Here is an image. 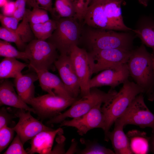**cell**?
I'll return each mask as SVG.
<instances>
[{"label": "cell", "instance_id": "obj_1", "mask_svg": "<svg viewBox=\"0 0 154 154\" xmlns=\"http://www.w3.org/2000/svg\"><path fill=\"white\" fill-rule=\"evenodd\" d=\"M152 55L142 44L133 49L127 63L129 76L144 90L149 101L154 100V74Z\"/></svg>", "mask_w": 154, "mask_h": 154}, {"label": "cell", "instance_id": "obj_2", "mask_svg": "<svg viewBox=\"0 0 154 154\" xmlns=\"http://www.w3.org/2000/svg\"><path fill=\"white\" fill-rule=\"evenodd\" d=\"M123 84L119 92L102 107L105 120L104 139L107 141L110 129L115 120L124 113L137 95L144 94L143 90L135 82L127 80Z\"/></svg>", "mask_w": 154, "mask_h": 154}, {"label": "cell", "instance_id": "obj_3", "mask_svg": "<svg viewBox=\"0 0 154 154\" xmlns=\"http://www.w3.org/2000/svg\"><path fill=\"white\" fill-rule=\"evenodd\" d=\"M114 31L94 28L89 30L86 43L90 51L113 48L133 50L135 34L132 31L118 32Z\"/></svg>", "mask_w": 154, "mask_h": 154}, {"label": "cell", "instance_id": "obj_4", "mask_svg": "<svg viewBox=\"0 0 154 154\" xmlns=\"http://www.w3.org/2000/svg\"><path fill=\"white\" fill-rule=\"evenodd\" d=\"M117 93L112 88L106 93L96 88H91L89 94L77 99L68 110L50 118L47 123L49 124L60 123L68 117L73 118L81 116L97 105L107 102Z\"/></svg>", "mask_w": 154, "mask_h": 154}, {"label": "cell", "instance_id": "obj_5", "mask_svg": "<svg viewBox=\"0 0 154 154\" xmlns=\"http://www.w3.org/2000/svg\"><path fill=\"white\" fill-rule=\"evenodd\" d=\"M75 18H60L56 19V27L47 40L56 48L60 54L69 55L78 45L80 35L79 24Z\"/></svg>", "mask_w": 154, "mask_h": 154}, {"label": "cell", "instance_id": "obj_6", "mask_svg": "<svg viewBox=\"0 0 154 154\" xmlns=\"http://www.w3.org/2000/svg\"><path fill=\"white\" fill-rule=\"evenodd\" d=\"M57 51L48 41L36 38L27 44L24 51L29 57V66L34 71L48 70L59 56Z\"/></svg>", "mask_w": 154, "mask_h": 154}, {"label": "cell", "instance_id": "obj_7", "mask_svg": "<svg viewBox=\"0 0 154 154\" xmlns=\"http://www.w3.org/2000/svg\"><path fill=\"white\" fill-rule=\"evenodd\" d=\"M143 94L141 93L137 95L114 123L121 124L124 127L131 124L142 128L150 127L152 129V133L154 132V114L145 104Z\"/></svg>", "mask_w": 154, "mask_h": 154}, {"label": "cell", "instance_id": "obj_8", "mask_svg": "<svg viewBox=\"0 0 154 154\" xmlns=\"http://www.w3.org/2000/svg\"><path fill=\"white\" fill-rule=\"evenodd\" d=\"M132 50L113 48L94 50L88 52L92 74L127 64Z\"/></svg>", "mask_w": 154, "mask_h": 154}, {"label": "cell", "instance_id": "obj_9", "mask_svg": "<svg viewBox=\"0 0 154 154\" xmlns=\"http://www.w3.org/2000/svg\"><path fill=\"white\" fill-rule=\"evenodd\" d=\"M77 99L67 98L48 94L35 97L29 104L31 106L40 117L42 119L51 118L71 106Z\"/></svg>", "mask_w": 154, "mask_h": 154}, {"label": "cell", "instance_id": "obj_10", "mask_svg": "<svg viewBox=\"0 0 154 154\" xmlns=\"http://www.w3.org/2000/svg\"><path fill=\"white\" fill-rule=\"evenodd\" d=\"M80 82L82 97L90 94V82L92 74L88 52L78 45L73 47L69 54Z\"/></svg>", "mask_w": 154, "mask_h": 154}, {"label": "cell", "instance_id": "obj_11", "mask_svg": "<svg viewBox=\"0 0 154 154\" xmlns=\"http://www.w3.org/2000/svg\"><path fill=\"white\" fill-rule=\"evenodd\" d=\"M99 104L87 113L70 120H64L60 123V126L75 128L78 134L83 135L89 130L95 128L104 129L105 120L101 106Z\"/></svg>", "mask_w": 154, "mask_h": 154}, {"label": "cell", "instance_id": "obj_12", "mask_svg": "<svg viewBox=\"0 0 154 154\" xmlns=\"http://www.w3.org/2000/svg\"><path fill=\"white\" fill-rule=\"evenodd\" d=\"M31 112L19 109L15 115L19 118L18 122L13 128L20 137L23 144L39 133L53 130L33 117Z\"/></svg>", "mask_w": 154, "mask_h": 154}, {"label": "cell", "instance_id": "obj_13", "mask_svg": "<svg viewBox=\"0 0 154 154\" xmlns=\"http://www.w3.org/2000/svg\"><path fill=\"white\" fill-rule=\"evenodd\" d=\"M54 65L67 91L72 97L77 98L80 93V84L69 55L60 54Z\"/></svg>", "mask_w": 154, "mask_h": 154}, {"label": "cell", "instance_id": "obj_14", "mask_svg": "<svg viewBox=\"0 0 154 154\" xmlns=\"http://www.w3.org/2000/svg\"><path fill=\"white\" fill-rule=\"evenodd\" d=\"M129 76L127 64L106 69L91 78L90 87L109 86L114 89L128 80Z\"/></svg>", "mask_w": 154, "mask_h": 154}, {"label": "cell", "instance_id": "obj_15", "mask_svg": "<svg viewBox=\"0 0 154 154\" xmlns=\"http://www.w3.org/2000/svg\"><path fill=\"white\" fill-rule=\"evenodd\" d=\"M42 89L48 94L66 98L72 97L66 90L61 80L48 70H35Z\"/></svg>", "mask_w": 154, "mask_h": 154}, {"label": "cell", "instance_id": "obj_16", "mask_svg": "<svg viewBox=\"0 0 154 154\" xmlns=\"http://www.w3.org/2000/svg\"><path fill=\"white\" fill-rule=\"evenodd\" d=\"M0 85V105H5L30 111L36 114L35 110L23 101L15 90L14 85L7 79H1Z\"/></svg>", "mask_w": 154, "mask_h": 154}, {"label": "cell", "instance_id": "obj_17", "mask_svg": "<svg viewBox=\"0 0 154 154\" xmlns=\"http://www.w3.org/2000/svg\"><path fill=\"white\" fill-rule=\"evenodd\" d=\"M62 129L42 131L31 139V147L27 151L29 154L35 153L40 154H51V149L56 135L61 133Z\"/></svg>", "mask_w": 154, "mask_h": 154}, {"label": "cell", "instance_id": "obj_18", "mask_svg": "<svg viewBox=\"0 0 154 154\" xmlns=\"http://www.w3.org/2000/svg\"><path fill=\"white\" fill-rule=\"evenodd\" d=\"M14 86L21 99L27 104L35 97L34 82L38 80L36 73L31 72L15 78Z\"/></svg>", "mask_w": 154, "mask_h": 154}, {"label": "cell", "instance_id": "obj_19", "mask_svg": "<svg viewBox=\"0 0 154 154\" xmlns=\"http://www.w3.org/2000/svg\"><path fill=\"white\" fill-rule=\"evenodd\" d=\"M123 0H105L104 9L105 14L117 31H133L124 24L121 14V6Z\"/></svg>", "mask_w": 154, "mask_h": 154}, {"label": "cell", "instance_id": "obj_20", "mask_svg": "<svg viewBox=\"0 0 154 154\" xmlns=\"http://www.w3.org/2000/svg\"><path fill=\"white\" fill-rule=\"evenodd\" d=\"M133 31L143 44L152 48L151 54L154 56V17H141L138 21L136 29Z\"/></svg>", "mask_w": 154, "mask_h": 154}, {"label": "cell", "instance_id": "obj_21", "mask_svg": "<svg viewBox=\"0 0 154 154\" xmlns=\"http://www.w3.org/2000/svg\"><path fill=\"white\" fill-rule=\"evenodd\" d=\"M113 130L108 133V138L112 143L115 154H133L130 148L129 139L123 130L124 126L115 122Z\"/></svg>", "mask_w": 154, "mask_h": 154}, {"label": "cell", "instance_id": "obj_22", "mask_svg": "<svg viewBox=\"0 0 154 154\" xmlns=\"http://www.w3.org/2000/svg\"><path fill=\"white\" fill-rule=\"evenodd\" d=\"M126 135L133 154L148 153L149 150L150 137L147 136L145 132L132 130L129 131Z\"/></svg>", "mask_w": 154, "mask_h": 154}, {"label": "cell", "instance_id": "obj_23", "mask_svg": "<svg viewBox=\"0 0 154 154\" xmlns=\"http://www.w3.org/2000/svg\"><path fill=\"white\" fill-rule=\"evenodd\" d=\"M27 64L20 62L16 58H5L0 63L1 79L15 78L22 74L21 71Z\"/></svg>", "mask_w": 154, "mask_h": 154}, {"label": "cell", "instance_id": "obj_24", "mask_svg": "<svg viewBox=\"0 0 154 154\" xmlns=\"http://www.w3.org/2000/svg\"><path fill=\"white\" fill-rule=\"evenodd\" d=\"M36 39L46 40L52 35L56 27V20L50 19L45 22L37 24H30Z\"/></svg>", "mask_w": 154, "mask_h": 154}, {"label": "cell", "instance_id": "obj_25", "mask_svg": "<svg viewBox=\"0 0 154 154\" xmlns=\"http://www.w3.org/2000/svg\"><path fill=\"white\" fill-rule=\"evenodd\" d=\"M9 42L0 40V56L5 58L29 60V56L25 51L19 50L12 46Z\"/></svg>", "mask_w": 154, "mask_h": 154}, {"label": "cell", "instance_id": "obj_26", "mask_svg": "<svg viewBox=\"0 0 154 154\" xmlns=\"http://www.w3.org/2000/svg\"><path fill=\"white\" fill-rule=\"evenodd\" d=\"M13 31L25 43H29L34 39L35 36L31 29L25 12L22 22L19 24L17 29Z\"/></svg>", "mask_w": 154, "mask_h": 154}, {"label": "cell", "instance_id": "obj_27", "mask_svg": "<svg viewBox=\"0 0 154 154\" xmlns=\"http://www.w3.org/2000/svg\"><path fill=\"white\" fill-rule=\"evenodd\" d=\"M55 10L61 18H76L75 10L70 0H55Z\"/></svg>", "mask_w": 154, "mask_h": 154}, {"label": "cell", "instance_id": "obj_28", "mask_svg": "<svg viewBox=\"0 0 154 154\" xmlns=\"http://www.w3.org/2000/svg\"><path fill=\"white\" fill-rule=\"evenodd\" d=\"M25 13L30 24L44 23L50 19L47 11L38 7H34L32 10L26 9Z\"/></svg>", "mask_w": 154, "mask_h": 154}, {"label": "cell", "instance_id": "obj_29", "mask_svg": "<svg viewBox=\"0 0 154 154\" xmlns=\"http://www.w3.org/2000/svg\"><path fill=\"white\" fill-rule=\"evenodd\" d=\"M0 38L3 40L14 43L19 50L25 51L27 44L14 31L0 27Z\"/></svg>", "mask_w": 154, "mask_h": 154}, {"label": "cell", "instance_id": "obj_30", "mask_svg": "<svg viewBox=\"0 0 154 154\" xmlns=\"http://www.w3.org/2000/svg\"><path fill=\"white\" fill-rule=\"evenodd\" d=\"M82 143L86 145V147L83 149L78 151L79 154H114V152L111 150L106 148L97 143H93L88 140L81 139Z\"/></svg>", "mask_w": 154, "mask_h": 154}, {"label": "cell", "instance_id": "obj_31", "mask_svg": "<svg viewBox=\"0 0 154 154\" xmlns=\"http://www.w3.org/2000/svg\"><path fill=\"white\" fill-rule=\"evenodd\" d=\"M74 6L75 18L81 21L84 19L89 7L91 0H70Z\"/></svg>", "mask_w": 154, "mask_h": 154}, {"label": "cell", "instance_id": "obj_32", "mask_svg": "<svg viewBox=\"0 0 154 154\" xmlns=\"http://www.w3.org/2000/svg\"><path fill=\"white\" fill-rule=\"evenodd\" d=\"M13 128L8 126L0 129V152L5 149L12 141L14 135Z\"/></svg>", "mask_w": 154, "mask_h": 154}, {"label": "cell", "instance_id": "obj_33", "mask_svg": "<svg viewBox=\"0 0 154 154\" xmlns=\"http://www.w3.org/2000/svg\"><path fill=\"white\" fill-rule=\"evenodd\" d=\"M23 144L20 137L17 134L8 148L3 153L4 154H27L24 149Z\"/></svg>", "mask_w": 154, "mask_h": 154}, {"label": "cell", "instance_id": "obj_34", "mask_svg": "<svg viewBox=\"0 0 154 154\" xmlns=\"http://www.w3.org/2000/svg\"><path fill=\"white\" fill-rule=\"evenodd\" d=\"M0 21L2 27L11 31H14L17 29L20 21L13 16H7L1 13Z\"/></svg>", "mask_w": 154, "mask_h": 154}, {"label": "cell", "instance_id": "obj_35", "mask_svg": "<svg viewBox=\"0 0 154 154\" xmlns=\"http://www.w3.org/2000/svg\"><path fill=\"white\" fill-rule=\"evenodd\" d=\"M33 8L37 7L50 12L53 15L52 0H27V3Z\"/></svg>", "mask_w": 154, "mask_h": 154}, {"label": "cell", "instance_id": "obj_36", "mask_svg": "<svg viewBox=\"0 0 154 154\" xmlns=\"http://www.w3.org/2000/svg\"><path fill=\"white\" fill-rule=\"evenodd\" d=\"M27 0H16L15 2V10L13 16L19 21L22 20L26 9L25 6Z\"/></svg>", "mask_w": 154, "mask_h": 154}, {"label": "cell", "instance_id": "obj_37", "mask_svg": "<svg viewBox=\"0 0 154 154\" xmlns=\"http://www.w3.org/2000/svg\"><path fill=\"white\" fill-rule=\"evenodd\" d=\"M16 117L9 114L4 107L0 110V129L6 126L10 123L12 119Z\"/></svg>", "mask_w": 154, "mask_h": 154}, {"label": "cell", "instance_id": "obj_38", "mask_svg": "<svg viewBox=\"0 0 154 154\" xmlns=\"http://www.w3.org/2000/svg\"><path fill=\"white\" fill-rule=\"evenodd\" d=\"M2 7V14L7 16H13L15 10V2L8 1Z\"/></svg>", "mask_w": 154, "mask_h": 154}, {"label": "cell", "instance_id": "obj_39", "mask_svg": "<svg viewBox=\"0 0 154 154\" xmlns=\"http://www.w3.org/2000/svg\"><path fill=\"white\" fill-rule=\"evenodd\" d=\"M149 150L154 154V133L150 137Z\"/></svg>", "mask_w": 154, "mask_h": 154}, {"label": "cell", "instance_id": "obj_40", "mask_svg": "<svg viewBox=\"0 0 154 154\" xmlns=\"http://www.w3.org/2000/svg\"><path fill=\"white\" fill-rule=\"evenodd\" d=\"M0 6L1 7H3L8 1V0H0Z\"/></svg>", "mask_w": 154, "mask_h": 154}, {"label": "cell", "instance_id": "obj_41", "mask_svg": "<svg viewBox=\"0 0 154 154\" xmlns=\"http://www.w3.org/2000/svg\"><path fill=\"white\" fill-rule=\"evenodd\" d=\"M152 62L153 72L154 74V56L152 55Z\"/></svg>", "mask_w": 154, "mask_h": 154}, {"label": "cell", "instance_id": "obj_42", "mask_svg": "<svg viewBox=\"0 0 154 154\" xmlns=\"http://www.w3.org/2000/svg\"><path fill=\"white\" fill-rule=\"evenodd\" d=\"M138 1L141 4L146 6L144 0H138Z\"/></svg>", "mask_w": 154, "mask_h": 154}, {"label": "cell", "instance_id": "obj_43", "mask_svg": "<svg viewBox=\"0 0 154 154\" xmlns=\"http://www.w3.org/2000/svg\"><path fill=\"white\" fill-rule=\"evenodd\" d=\"M99 0H91L90 5L93 3Z\"/></svg>", "mask_w": 154, "mask_h": 154}, {"label": "cell", "instance_id": "obj_44", "mask_svg": "<svg viewBox=\"0 0 154 154\" xmlns=\"http://www.w3.org/2000/svg\"><path fill=\"white\" fill-rule=\"evenodd\" d=\"M144 1L145 5V6H147L149 0H144Z\"/></svg>", "mask_w": 154, "mask_h": 154}, {"label": "cell", "instance_id": "obj_45", "mask_svg": "<svg viewBox=\"0 0 154 154\" xmlns=\"http://www.w3.org/2000/svg\"><path fill=\"white\" fill-rule=\"evenodd\" d=\"M154 133V132H153V133Z\"/></svg>", "mask_w": 154, "mask_h": 154}]
</instances>
